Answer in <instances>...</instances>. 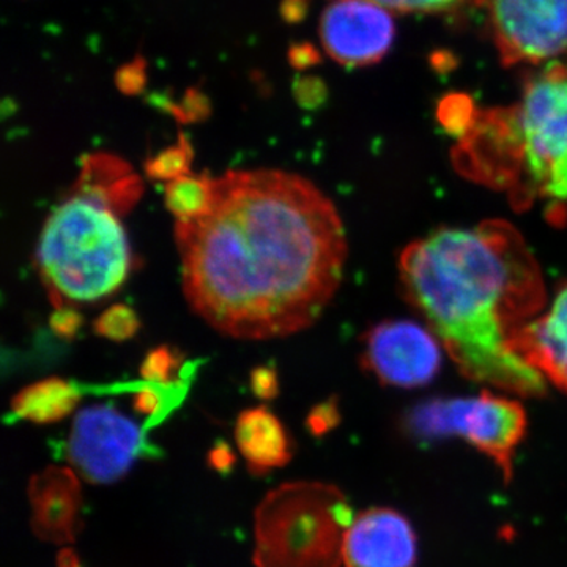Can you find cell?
<instances>
[{"mask_svg": "<svg viewBox=\"0 0 567 567\" xmlns=\"http://www.w3.org/2000/svg\"><path fill=\"white\" fill-rule=\"evenodd\" d=\"M183 293L213 330L241 341L312 327L347 259L338 208L308 178L279 169L215 177L203 218L175 223Z\"/></svg>", "mask_w": 567, "mask_h": 567, "instance_id": "6da1fadb", "label": "cell"}, {"mask_svg": "<svg viewBox=\"0 0 567 567\" xmlns=\"http://www.w3.org/2000/svg\"><path fill=\"white\" fill-rule=\"evenodd\" d=\"M399 270L466 379L522 398L546 393V379L511 349L546 306L543 271L516 227L494 219L435 230L406 246Z\"/></svg>", "mask_w": 567, "mask_h": 567, "instance_id": "7a4b0ae2", "label": "cell"}, {"mask_svg": "<svg viewBox=\"0 0 567 567\" xmlns=\"http://www.w3.org/2000/svg\"><path fill=\"white\" fill-rule=\"evenodd\" d=\"M466 174L505 186L518 203H567V69L550 63L529 78L520 103L476 112L462 134Z\"/></svg>", "mask_w": 567, "mask_h": 567, "instance_id": "3957f363", "label": "cell"}, {"mask_svg": "<svg viewBox=\"0 0 567 567\" xmlns=\"http://www.w3.org/2000/svg\"><path fill=\"white\" fill-rule=\"evenodd\" d=\"M37 267L54 309L111 297L132 268L121 215L99 197L76 189L43 224Z\"/></svg>", "mask_w": 567, "mask_h": 567, "instance_id": "277c9868", "label": "cell"}, {"mask_svg": "<svg viewBox=\"0 0 567 567\" xmlns=\"http://www.w3.org/2000/svg\"><path fill=\"white\" fill-rule=\"evenodd\" d=\"M353 511L341 488L316 481L282 484L254 517L256 567H341Z\"/></svg>", "mask_w": 567, "mask_h": 567, "instance_id": "5b68a950", "label": "cell"}, {"mask_svg": "<svg viewBox=\"0 0 567 567\" xmlns=\"http://www.w3.org/2000/svg\"><path fill=\"white\" fill-rule=\"evenodd\" d=\"M524 406L484 391L475 398L432 399L406 416V429L420 440L461 436L494 461L503 477H513L514 456L527 434Z\"/></svg>", "mask_w": 567, "mask_h": 567, "instance_id": "8992f818", "label": "cell"}, {"mask_svg": "<svg viewBox=\"0 0 567 567\" xmlns=\"http://www.w3.org/2000/svg\"><path fill=\"white\" fill-rule=\"evenodd\" d=\"M66 458L93 484L122 480L144 454H151L144 429L114 405H92L74 417Z\"/></svg>", "mask_w": 567, "mask_h": 567, "instance_id": "52a82bcc", "label": "cell"}, {"mask_svg": "<svg viewBox=\"0 0 567 567\" xmlns=\"http://www.w3.org/2000/svg\"><path fill=\"white\" fill-rule=\"evenodd\" d=\"M503 65L550 61L567 51V0H486Z\"/></svg>", "mask_w": 567, "mask_h": 567, "instance_id": "ba28073f", "label": "cell"}, {"mask_svg": "<svg viewBox=\"0 0 567 567\" xmlns=\"http://www.w3.org/2000/svg\"><path fill=\"white\" fill-rule=\"evenodd\" d=\"M436 334L412 320H386L365 334L363 364L388 386L427 385L442 369Z\"/></svg>", "mask_w": 567, "mask_h": 567, "instance_id": "9c48e42d", "label": "cell"}, {"mask_svg": "<svg viewBox=\"0 0 567 567\" xmlns=\"http://www.w3.org/2000/svg\"><path fill=\"white\" fill-rule=\"evenodd\" d=\"M327 54L344 66L379 63L394 43L395 25L386 9L371 0H333L320 18Z\"/></svg>", "mask_w": 567, "mask_h": 567, "instance_id": "30bf717a", "label": "cell"}, {"mask_svg": "<svg viewBox=\"0 0 567 567\" xmlns=\"http://www.w3.org/2000/svg\"><path fill=\"white\" fill-rule=\"evenodd\" d=\"M346 567H416L417 537L409 518L391 507H371L347 529Z\"/></svg>", "mask_w": 567, "mask_h": 567, "instance_id": "8fae6325", "label": "cell"}, {"mask_svg": "<svg viewBox=\"0 0 567 567\" xmlns=\"http://www.w3.org/2000/svg\"><path fill=\"white\" fill-rule=\"evenodd\" d=\"M33 533L44 543L69 544L82 527V491L73 470L48 466L29 483Z\"/></svg>", "mask_w": 567, "mask_h": 567, "instance_id": "7c38bea8", "label": "cell"}, {"mask_svg": "<svg viewBox=\"0 0 567 567\" xmlns=\"http://www.w3.org/2000/svg\"><path fill=\"white\" fill-rule=\"evenodd\" d=\"M511 349L567 394V286L546 312L517 331Z\"/></svg>", "mask_w": 567, "mask_h": 567, "instance_id": "4fadbf2b", "label": "cell"}, {"mask_svg": "<svg viewBox=\"0 0 567 567\" xmlns=\"http://www.w3.org/2000/svg\"><path fill=\"white\" fill-rule=\"evenodd\" d=\"M235 442L256 475L281 468L292 458V443L279 417L267 406L245 410L235 421Z\"/></svg>", "mask_w": 567, "mask_h": 567, "instance_id": "5bb4252c", "label": "cell"}, {"mask_svg": "<svg viewBox=\"0 0 567 567\" xmlns=\"http://www.w3.org/2000/svg\"><path fill=\"white\" fill-rule=\"evenodd\" d=\"M78 192L99 197L118 215L140 200L142 183L128 164L107 153H92L82 163Z\"/></svg>", "mask_w": 567, "mask_h": 567, "instance_id": "9a60e30c", "label": "cell"}, {"mask_svg": "<svg viewBox=\"0 0 567 567\" xmlns=\"http://www.w3.org/2000/svg\"><path fill=\"white\" fill-rule=\"evenodd\" d=\"M81 390L74 383L50 377L22 388L11 399V413L17 420L33 424H52L71 415L81 402Z\"/></svg>", "mask_w": 567, "mask_h": 567, "instance_id": "2e32d148", "label": "cell"}, {"mask_svg": "<svg viewBox=\"0 0 567 567\" xmlns=\"http://www.w3.org/2000/svg\"><path fill=\"white\" fill-rule=\"evenodd\" d=\"M215 200V177L208 174L185 175L164 186V205L177 223L194 221L210 210Z\"/></svg>", "mask_w": 567, "mask_h": 567, "instance_id": "e0dca14e", "label": "cell"}, {"mask_svg": "<svg viewBox=\"0 0 567 567\" xmlns=\"http://www.w3.org/2000/svg\"><path fill=\"white\" fill-rule=\"evenodd\" d=\"M193 148L189 141L181 134L178 144L164 148L144 164L145 174L156 182H174L192 174Z\"/></svg>", "mask_w": 567, "mask_h": 567, "instance_id": "ac0fdd59", "label": "cell"}, {"mask_svg": "<svg viewBox=\"0 0 567 567\" xmlns=\"http://www.w3.org/2000/svg\"><path fill=\"white\" fill-rule=\"evenodd\" d=\"M141 320L130 306L112 305L93 322V331L107 341L125 342L136 336Z\"/></svg>", "mask_w": 567, "mask_h": 567, "instance_id": "d6986e66", "label": "cell"}, {"mask_svg": "<svg viewBox=\"0 0 567 567\" xmlns=\"http://www.w3.org/2000/svg\"><path fill=\"white\" fill-rule=\"evenodd\" d=\"M182 368V354L169 346L151 350L140 368L142 382L159 386H175L177 371Z\"/></svg>", "mask_w": 567, "mask_h": 567, "instance_id": "ffe728a7", "label": "cell"}, {"mask_svg": "<svg viewBox=\"0 0 567 567\" xmlns=\"http://www.w3.org/2000/svg\"><path fill=\"white\" fill-rule=\"evenodd\" d=\"M169 388L174 386H159L152 385V383H144V385L134 391V410H136L141 416L147 417L148 425L162 423L164 416L177 404V398H173L169 393H164V390H169Z\"/></svg>", "mask_w": 567, "mask_h": 567, "instance_id": "44dd1931", "label": "cell"}, {"mask_svg": "<svg viewBox=\"0 0 567 567\" xmlns=\"http://www.w3.org/2000/svg\"><path fill=\"white\" fill-rule=\"evenodd\" d=\"M377 6L399 13H443L465 3V0H371Z\"/></svg>", "mask_w": 567, "mask_h": 567, "instance_id": "7402d4cb", "label": "cell"}, {"mask_svg": "<svg viewBox=\"0 0 567 567\" xmlns=\"http://www.w3.org/2000/svg\"><path fill=\"white\" fill-rule=\"evenodd\" d=\"M51 330L63 341H73L80 333L82 327V316L73 306H62L55 308L50 319Z\"/></svg>", "mask_w": 567, "mask_h": 567, "instance_id": "603a6c76", "label": "cell"}, {"mask_svg": "<svg viewBox=\"0 0 567 567\" xmlns=\"http://www.w3.org/2000/svg\"><path fill=\"white\" fill-rule=\"evenodd\" d=\"M251 390L262 401H271L279 393L278 372L271 365H257L251 372Z\"/></svg>", "mask_w": 567, "mask_h": 567, "instance_id": "cb8c5ba5", "label": "cell"}, {"mask_svg": "<svg viewBox=\"0 0 567 567\" xmlns=\"http://www.w3.org/2000/svg\"><path fill=\"white\" fill-rule=\"evenodd\" d=\"M336 423H338V412H336L334 405L331 404L316 406L311 415L308 416L309 431L315 435H323Z\"/></svg>", "mask_w": 567, "mask_h": 567, "instance_id": "d4e9b609", "label": "cell"}, {"mask_svg": "<svg viewBox=\"0 0 567 567\" xmlns=\"http://www.w3.org/2000/svg\"><path fill=\"white\" fill-rule=\"evenodd\" d=\"M208 462H210L213 468L226 473L227 470L233 468L235 456L229 446L219 443V445L213 447L210 454H208Z\"/></svg>", "mask_w": 567, "mask_h": 567, "instance_id": "484cf974", "label": "cell"}, {"mask_svg": "<svg viewBox=\"0 0 567 567\" xmlns=\"http://www.w3.org/2000/svg\"><path fill=\"white\" fill-rule=\"evenodd\" d=\"M59 567H81L80 559L71 550H63L59 557Z\"/></svg>", "mask_w": 567, "mask_h": 567, "instance_id": "4316f807", "label": "cell"}]
</instances>
